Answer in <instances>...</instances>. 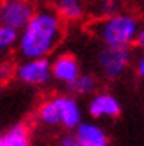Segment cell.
Masks as SVG:
<instances>
[{
  "label": "cell",
  "instance_id": "20",
  "mask_svg": "<svg viewBox=\"0 0 144 146\" xmlns=\"http://www.w3.org/2000/svg\"><path fill=\"white\" fill-rule=\"evenodd\" d=\"M0 93H2V91H0Z\"/></svg>",
  "mask_w": 144,
  "mask_h": 146
},
{
  "label": "cell",
  "instance_id": "3",
  "mask_svg": "<svg viewBox=\"0 0 144 146\" xmlns=\"http://www.w3.org/2000/svg\"><path fill=\"white\" fill-rule=\"evenodd\" d=\"M84 112L75 94H54L45 100L36 111V119L46 128L61 127L64 130H75L84 121Z\"/></svg>",
  "mask_w": 144,
  "mask_h": 146
},
{
  "label": "cell",
  "instance_id": "11",
  "mask_svg": "<svg viewBox=\"0 0 144 146\" xmlns=\"http://www.w3.org/2000/svg\"><path fill=\"white\" fill-rule=\"evenodd\" d=\"M55 11L64 21H78L84 18L85 7L82 0H57L55 2Z\"/></svg>",
  "mask_w": 144,
  "mask_h": 146
},
{
  "label": "cell",
  "instance_id": "6",
  "mask_svg": "<svg viewBox=\"0 0 144 146\" xmlns=\"http://www.w3.org/2000/svg\"><path fill=\"white\" fill-rule=\"evenodd\" d=\"M32 0H0V25L21 31L34 16Z\"/></svg>",
  "mask_w": 144,
  "mask_h": 146
},
{
  "label": "cell",
  "instance_id": "13",
  "mask_svg": "<svg viewBox=\"0 0 144 146\" xmlns=\"http://www.w3.org/2000/svg\"><path fill=\"white\" fill-rule=\"evenodd\" d=\"M18 38H20L18 31H14L11 27H5V25H0V55H4L7 52H11L13 48H16Z\"/></svg>",
  "mask_w": 144,
  "mask_h": 146
},
{
  "label": "cell",
  "instance_id": "5",
  "mask_svg": "<svg viewBox=\"0 0 144 146\" xmlns=\"http://www.w3.org/2000/svg\"><path fill=\"white\" fill-rule=\"evenodd\" d=\"M14 77L21 84L30 87H43L54 80L52 75V61L48 57L39 59H23L14 68Z\"/></svg>",
  "mask_w": 144,
  "mask_h": 146
},
{
  "label": "cell",
  "instance_id": "7",
  "mask_svg": "<svg viewBox=\"0 0 144 146\" xmlns=\"http://www.w3.org/2000/svg\"><path fill=\"white\" fill-rule=\"evenodd\" d=\"M87 112L92 119H116L123 112L119 98L109 91H96L89 98Z\"/></svg>",
  "mask_w": 144,
  "mask_h": 146
},
{
  "label": "cell",
  "instance_id": "12",
  "mask_svg": "<svg viewBox=\"0 0 144 146\" xmlns=\"http://www.w3.org/2000/svg\"><path fill=\"white\" fill-rule=\"evenodd\" d=\"M4 146H30V130L25 123H16L4 132Z\"/></svg>",
  "mask_w": 144,
  "mask_h": 146
},
{
  "label": "cell",
  "instance_id": "10",
  "mask_svg": "<svg viewBox=\"0 0 144 146\" xmlns=\"http://www.w3.org/2000/svg\"><path fill=\"white\" fill-rule=\"evenodd\" d=\"M68 91L75 96H92L98 91V78L92 73H80L75 82L68 86Z\"/></svg>",
  "mask_w": 144,
  "mask_h": 146
},
{
  "label": "cell",
  "instance_id": "18",
  "mask_svg": "<svg viewBox=\"0 0 144 146\" xmlns=\"http://www.w3.org/2000/svg\"><path fill=\"white\" fill-rule=\"evenodd\" d=\"M141 50H144V21L141 23V29H139V36H137V43H135Z\"/></svg>",
  "mask_w": 144,
  "mask_h": 146
},
{
  "label": "cell",
  "instance_id": "16",
  "mask_svg": "<svg viewBox=\"0 0 144 146\" xmlns=\"http://www.w3.org/2000/svg\"><path fill=\"white\" fill-rule=\"evenodd\" d=\"M57 146H82L75 137V134H62L57 141Z\"/></svg>",
  "mask_w": 144,
  "mask_h": 146
},
{
  "label": "cell",
  "instance_id": "8",
  "mask_svg": "<svg viewBox=\"0 0 144 146\" xmlns=\"http://www.w3.org/2000/svg\"><path fill=\"white\" fill-rule=\"evenodd\" d=\"M80 73H82L80 61L73 54L62 52V54H57L52 59V75H54L55 82L64 84L68 87L71 82H75L78 78Z\"/></svg>",
  "mask_w": 144,
  "mask_h": 146
},
{
  "label": "cell",
  "instance_id": "2",
  "mask_svg": "<svg viewBox=\"0 0 144 146\" xmlns=\"http://www.w3.org/2000/svg\"><path fill=\"white\" fill-rule=\"evenodd\" d=\"M142 21L133 13L119 11L110 16H102L91 25L94 38L103 46H123L130 48L137 43L139 29Z\"/></svg>",
  "mask_w": 144,
  "mask_h": 146
},
{
  "label": "cell",
  "instance_id": "17",
  "mask_svg": "<svg viewBox=\"0 0 144 146\" xmlns=\"http://www.w3.org/2000/svg\"><path fill=\"white\" fill-rule=\"evenodd\" d=\"M13 75V66L7 61H0V82H4Z\"/></svg>",
  "mask_w": 144,
  "mask_h": 146
},
{
  "label": "cell",
  "instance_id": "19",
  "mask_svg": "<svg viewBox=\"0 0 144 146\" xmlns=\"http://www.w3.org/2000/svg\"><path fill=\"white\" fill-rule=\"evenodd\" d=\"M0 146H4V134H0Z\"/></svg>",
  "mask_w": 144,
  "mask_h": 146
},
{
  "label": "cell",
  "instance_id": "15",
  "mask_svg": "<svg viewBox=\"0 0 144 146\" xmlns=\"http://www.w3.org/2000/svg\"><path fill=\"white\" fill-rule=\"evenodd\" d=\"M133 71H135V75H137V78L144 82V50H141V52L137 54V57H135Z\"/></svg>",
  "mask_w": 144,
  "mask_h": 146
},
{
  "label": "cell",
  "instance_id": "14",
  "mask_svg": "<svg viewBox=\"0 0 144 146\" xmlns=\"http://www.w3.org/2000/svg\"><path fill=\"white\" fill-rule=\"evenodd\" d=\"M98 13L102 16H110L114 13H119V0H100Z\"/></svg>",
  "mask_w": 144,
  "mask_h": 146
},
{
  "label": "cell",
  "instance_id": "4",
  "mask_svg": "<svg viewBox=\"0 0 144 146\" xmlns=\"http://www.w3.org/2000/svg\"><path fill=\"white\" fill-rule=\"evenodd\" d=\"M132 50L123 46H103L96 54L100 75L107 80H119L132 66Z\"/></svg>",
  "mask_w": 144,
  "mask_h": 146
},
{
  "label": "cell",
  "instance_id": "1",
  "mask_svg": "<svg viewBox=\"0 0 144 146\" xmlns=\"http://www.w3.org/2000/svg\"><path fill=\"white\" fill-rule=\"evenodd\" d=\"M64 36V20L59 16L55 7L36 9L30 21L20 31L18 54L21 59H39L48 57Z\"/></svg>",
  "mask_w": 144,
  "mask_h": 146
},
{
  "label": "cell",
  "instance_id": "9",
  "mask_svg": "<svg viewBox=\"0 0 144 146\" xmlns=\"http://www.w3.org/2000/svg\"><path fill=\"white\" fill-rule=\"evenodd\" d=\"M73 134L82 146H110V137L107 130L96 121H82L73 130Z\"/></svg>",
  "mask_w": 144,
  "mask_h": 146
}]
</instances>
